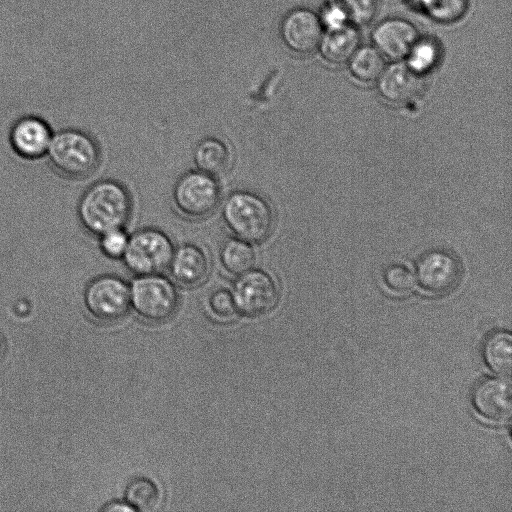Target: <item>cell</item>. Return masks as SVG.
Segmentation results:
<instances>
[{
	"instance_id": "obj_1",
	"label": "cell",
	"mask_w": 512,
	"mask_h": 512,
	"mask_svg": "<svg viewBox=\"0 0 512 512\" xmlns=\"http://www.w3.org/2000/svg\"><path fill=\"white\" fill-rule=\"evenodd\" d=\"M132 196L115 179H100L89 185L77 203V218L89 234L99 235L124 228L132 214Z\"/></svg>"
},
{
	"instance_id": "obj_2",
	"label": "cell",
	"mask_w": 512,
	"mask_h": 512,
	"mask_svg": "<svg viewBox=\"0 0 512 512\" xmlns=\"http://www.w3.org/2000/svg\"><path fill=\"white\" fill-rule=\"evenodd\" d=\"M45 158L51 169L61 177L83 180L98 169L101 148L85 130L67 127L54 131Z\"/></svg>"
},
{
	"instance_id": "obj_3",
	"label": "cell",
	"mask_w": 512,
	"mask_h": 512,
	"mask_svg": "<svg viewBox=\"0 0 512 512\" xmlns=\"http://www.w3.org/2000/svg\"><path fill=\"white\" fill-rule=\"evenodd\" d=\"M222 218L234 237L251 244L264 242L274 226L270 203L251 190L230 193L223 202Z\"/></svg>"
},
{
	"instance_id": "obj_4",
	"label": "cell",
	"mask_w": 512,
	"mask_h": 512,
	"mask_svg": "<svg viewBox=\"0 0 512 512\" xmlns=\"http://www.w3.org/2000/svg\"><path fill=\"white\" fill-rule=\"evenodd\" d=\"M221 186L215 176L198 169L183 173L172 189V202L177 212L188 219L209 217L221 202Z\"/></svg>"
},
{
	"instance_id": "obj_5",
	"label": "cell",
	"mask_w": 512,
	"mask_h": 512,
	"mask_svg": "<svg viewBox=\"0 0 512 512\" xmlns=\"http://www.w3.org/2000/svg\"><path fill=\"white\" fill-rule=\"evenodd\" d=\"M174 249L171 238L164 231L142 228L129 236L122 260L136 275L161 274L168 269Z\"/></svg>"
},
{
	"instance_id": "obj_6",
	"label": "cell",
	"mask_w": 512,
	"mask_h": 512,
	"mask_svg": "<svg viewBox=\"0 0 512 512\" xmlns=\"http://www.w3.org/2000/svg\"><path fill=\"white\" fill-rule=\"evenodd\" d=\"M130 299L138 314L151 321L171 317L178 300L172 282L161 274L137 275L130 287Z\"/></svg>"
},
{
	"instance_id": "obj_7",
	"label": "cell",
	"mask_w": 512,
	"mask_h": 512,
	"mask_svg": "<svg viewBox=\"0 0 512 512\" xmlns=\"http://www.w3.org/2000/svg\"><path fill=\"white\" fill-rule=\"evenodd\" d=\"M84 304L89 313L102 321H115L128 311L130 287L113 274H102L93 278L84 290Z\"/></svg>"
},
{
	"instance_id": "obj_8",
	"label": "cell",
	"mask_w": 512,
	"mask_h": 512,
	"mask_svg": "<svg viewBox=\"0 0 512 512\" xmlns=\"http://www.w3.org/2000/svg\"><path fill=\"white\" fill-rule=\"evenodd\" d=\"M236 308L244 315L258 317L270 312L279 298L274 278L262 269H250L237 276L232 293Z\"/></svg>"
},
{
	"instance_id": "obj_9",
	"label": "cell",
	"mask_w": 512,
	"mask_h": 512,
	"mask_svg": "<svg viewBox=\"0 0 512 512\" xmlns=\"http://www.w3.org/2000/svg\"><path fill=\"white\" fill-rule=\"evenodd\" d=\"M462 268L457 258L443 249L423 253L416 262L420 286L433 295H445L459 284Z\"/></svg>"
},
{
	"instance_id": "obj_10",
	"label": "cell",
	"mask_w": 512,
	"mask_h": 512,
	"mask_svg": "<svg viewBox=\"0 0 512 512\" xmlns=\"http://www.w3.org/2000/svg\"><path fill=\"white\" fill-rule=\"evenodd\" d=\"M53 133L51 125L43 117L26 114L11 124L8 141L18 157L35 161L45 158Z\"/></svg>"
},
{
	"instance_id": "obj_11",
	"label": "cell",
	"mask_w": 512,
	"mask_h": 512,
	"mask_svg": "<svg viewBox=\"0 0 512 512\" xmlns=\"http://www.w3.org/2000/svg\"><path fill=\"white\" fill-rule=\"evenodd\" d=\"M280 33L285 45L299 54L315 51L323 35L319 18L308 9L289 12L281 23Z\"/></svg>"
},
{
	"instance_id": "obj_12",
	"label": "cell",
	"mask_w": 512,
	"mask_h": 512,
	"mask_svg": "<svg viewBox=\"0 0 512 512\" xmlns=\"http://www.w3.org/2000/svg\"><path fill=\"white\" fill-rule=\"evenodd\" d=\"M511 395L509 381L503 378H485L474 387L472 403L483 418L495 423H505L511 417Z\"/></svg>"
},
{
	"instance_id": "obj_13",
	"label": "cell",
	"mask_w": 512,
	"mask_h": 512,
	"mask_svg": "<svg viewBox=\"0 0 512 512\" xmlns=\"http://www.w3.org/2000/svg\"><path fill=\"white\" fill-rule=\"evenodd\" d=\"M210 268L206 251L191 242L174 249L168 266L173 280L184 287H196L204 283L210 274Z\"/></svg>"
},
{
	"instance_id": "obj_14",
	"label": "cell",
	"mask_w": 512,
	"mask_h": 512,
	"mask_svg": "<svg viewBox=\"0 0 512 512\" xmlns=\"http://www.w3.org/2000/svg\"><path fill=\"white\" fill-rule=\"evenodd\" d=\"M376 48L391 60L407 58L418 34L415 27L403 19H388L376 26L372 35Z\"/></svg>"
},
{
	"instance_id": "obj_15",
	"label": "cell",
	"mask_w": 512,
	"mask_h": 512,
	"mask_svg": "<svg viewBox=\"0 0 512 512\" xmlns=\"http://www.w3.org/2000/svg\"><path fill=\"white\" fill-rule=\"evenodd\" d=\"M378 80L380 94L393 103L408 101L421 89L420 74L401 63L384 69Z\"/></svg>"
},
{
	"instance_id": "obj_16",
	"label": "cell",
	"mask_w": 512,
	"mask_h": 512,
	"mask_svg": "<svg viewBox=\"0 0 512 512\" xmlns=\"http://www.w3.org/2000/svg\"><path fill=\"white\" fill-rule=\"evenodd\" d=\"M359 35L351 26L345 24L328 29L322 35L320 52L322 57L331 64H343L351 59L358 49Z\"/></svg>"
},
{
	"instance_id": "obj_17",
	"label": "cell",
	"mask_w": 512,
	"mask_h": 512,
	"mask_svg": "<svg viewBox=\"0 0 512 512\" xmlns=\"http://www.w3.org/2000/svg\"><path fill=\"white\" fill-rule=\"evenodd\" d=\"M196 169L217 177L225 173L231 164V152L220 138L208 136L201 139L193 150Z\"/></svg>"
},
{
	"instance_id": "obj_18",
	"label": "cell",
	"mask_w": 512,
	"mask_h": 512,
	"mask_svg": "<svg viewBox=\"0 0 512 512\" xmlns=\"http://www.w3.org/2000/svg\"><path fill=\"white\" fill-rule=\"evenodd\" d=\"M219 260L227 273L239 276L254 267L256 255L253 244L237 237L229 238L220 247Z\"/></svg>"
},
{
	"instance_id": "obj_19",
	"label": "cell",
	"mask_w": 512,
	"mask_h": 512,
	"mask_svg": "<svg viewBox=\"0 0 512 512\" xmlns=\"http://www.w3.org/2000/svg\"><path fill=\"white\" fill-rule=\"evenodd\" d=\"M483 356L493 371L509 376L512 366L511 334L505 331L491 333L484 342Z\"/></svg>"
},
{
	"instance_id": "obj_20",
	"label": "cell",
	"mask_w": 512,
	"mask_h": 512,
	"mask_svg": "<svg viewBox=\"0 0 512 512\" xmlns=\"http://www.w3.org/2000/svg\"><path fill=\"white\" fill-rule=\"evenodd\" d=\"M349 61L352 75L362 82L378 80L385 69L383 54L373 47L357 49Z\"/></svg>"
},
{
	"instance_id": "obj_21",
	"label": "cell",
	"mask_w": 512,
	"mask_h": 512,
	"mask_svg": "<svg viewBox=\"0 0 512 512\" xmlns=\"http://www.w3.org/2000/svg\"><path fill=\"white\" fill-rule=\"evenodd\" d=\"M125 495L129 505L134 510L142 512L153 511L160 503L158 488L152 481L146 478L133 480L128 485Z\"/></svg>"
},
{
	"instance_id": "obj_22",
	"label": "cell",
	"mask_w": 512,
	"mask_h": 512,
	"mask_svg": "<svg viewBox=\"0 0 512 512\" xmlns=\"http://www.w3.org/2000/svg\"><path fill=\"white\" fill-rule=\"evenodd\" d=\"M425 12L441 23L459 20L467 9L468 0H417Z\"/></svg>"
},
{
	"instance_id": "obj_23",
	"label": "cell",
	"mask_w": 512,
	"mask_h": 512,
	"mask_svg": "<svg viewBox=\"0 0 512 512\" xmlns=\"http://www.w3.org/2000/svg\"><path fill=\"white\" fill-rule=\"evenodd\" d=\"M329 6L338 9L347 21L355 24L370 22L376 12L377 0H327Z\"/></svg>"
},
{
	"instance_id": "obj_24",
	"label": "cell",
	"mask_w": 512,
	"mask_h": 512,
	"mask_svg": "<svg viewBox=\"0 0 512 512\" xmlns=\"http://www.w3.org/2000/svg\"><path fill=\"white\" fill-rule=\"evenodd\" d=\"M128 241L129 235L124 228L113 229L98 236V245L101 253L112 260H122Z\"/></svg>"
},
{
	"instance_id": "obj_25",
	"label": "cell",
	"mask_w": 512,
	"mask_h": 512,
	"mask_svg": "<svg viewBox=\"0 0 512 512\" xmlns=\"http://www.w3.org/2000/svg\"><path fill=\"white\" fill-rule=\"evenodd\" d=\"M407 58V65L421 74L434 66L438 58V51L432 42L418 40Z\"/></svg>"
},
{
	"instance_id": "obj_26",
	"label": "cell",
	"mask_w": 512,
	"mask_h": 512,
	"mask_svg": "<svg viewBox=\"0 0 512 512\" xmlns=\"http://www.w3.org/2000/svg\"><path fill=\"white\" fill-rule=\"evenodd\" d=\"M383 280L386 286L396 293H407L414 285L411 270L404 264L392 263L385 267Z\"/></svg>"
},
{
	"instance_id": "obj_27",
	"label": "cell",
	"mask_w": 512,
	"mask_h": 512,
	"mask_svg": "<svg viewBox=\"0 0 512 512\" xmlns=\"http://www.w3.org/2000/svg\"><path fill=\"white\" fill-rule=\"evenodd\" d=\"M211 310L221 318H228L234 315L236 306L232 293L219 289L213 292L209 299Z\"/></svg>"
},
{
	"instance_id": "obj_28",
	"label": "cell",
	"mask_w": 512,
	"mask_h": 512,
	"mask_svg": "<svg viewBox=\"0 0 512 512\" xmlns=\"http://www.w3.org/2000/svg\"><path fill=\"white\" fill-rule=\"evenodd\" d=\"M324 22L328 29L337 28L346 24L345 16L335 7L329 6L324 13Z\"/></svg>"
},
{
	"instance_id": "obj_29",
	"label": "cell",
	"mask_w": 512,
	"mask_h": 512,
	"mask_svg": "<svg viewBox=\"0 0 512 512\" xmlns=\"http://www.w3.org/2000/svg\"><path fill=\"white\" fill-rule=\"evenodd\" d=\"M104 511H127L131 512L134 511V509L129 505L122 502H113L109 503L105 507L102 508Z\"/></svg>"
},
{
	"instance_id": "obj_30",
	"label": "cell",
	"mask_w": 512,
	"mask_h": 512,
	"mask_svg": "<svg viewBox=\"0 0 512 512\" xmlns=\"http://www.w3.org/2000/svg\"><path fill=\"white\" fill-rule=\"evenodd\" d=\"M1 350H2V343H1V340H0V354H1Z\"/></svg>"
}]
</instances>
